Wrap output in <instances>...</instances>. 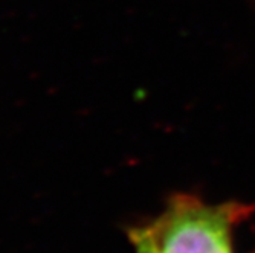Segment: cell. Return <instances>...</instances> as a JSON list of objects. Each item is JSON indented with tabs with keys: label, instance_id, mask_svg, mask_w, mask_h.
<instances>
[{
	"label": "cell",
	"instance_id": "obj_2",
	"mask_svg": "<svg viewBox=\"0 0 255 253\" xmlns=\"http://www.w3.org/2000/svg\"><path fill=\"white\" fill-rule=\"evenodd\" d=\"M130 240H131V243L134 246V252L136 253H153V250L150 249V246L147 244V241L141 235H139V234H136L134 231L130 232Z\"/></svg>",
	"mask_w": 255,
	"mask_h": 253
},
{
	"label": "cell",
	"instance_id": "obj_1",
	"mask_svg": "<svg viewBox=\"0 0 255 253\" xmlns=\"http://www.w3.org/2000/svg\"><path fill=\"white\" fill-rule=\"evenodd\" d=\"M252 211L254 206L239 201L210 204L176 194L154 221L133 231L153 253H234L233 231Z\"/></svg>",
	"mask_w": 255,
	"mask_h": 253
}]
</instances>
